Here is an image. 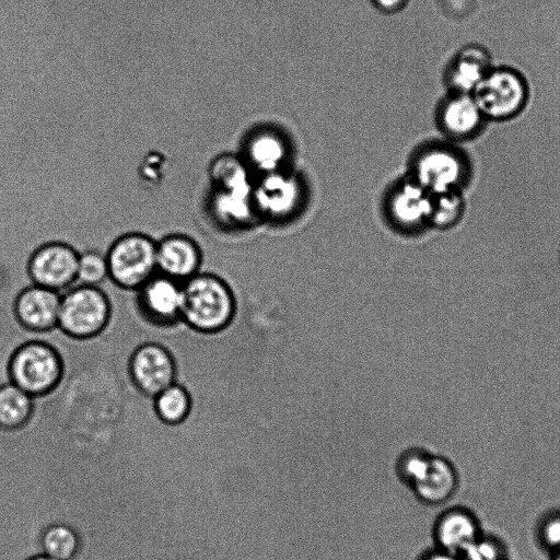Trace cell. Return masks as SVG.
<instances>
[{"mask_svg":"<svg viewBox=\"0 0 560 560\" xmlns=\"http://www.w3.org/2000/svg\"><path fill=\"white\" fill-rule=\"evenodd\" d=\"M10 382L34 398L54 392L60 384L65 365L59 351L50 343L31 340L19 346L8 364Z\"/></svg>","mask_w":560,"mask_h":560,"instance_id":"cell-3","label":"cell"},{"mask_svg":"<svg viewBox=\"0 0 560 560\" xmlns=\"http://www.w3.org/2000/svg\"><path fill=\"white\" fill-rule=\"evenodd\" d=\"M202 253L185 234H170L156 242L158 272L184 282L200 272Z\"/></svg>","mask_w":560,"mask_h":560,"instance_id":"cell-15","label":"cell"},{"mask_svg":"<svg viewBox=\"0 0 560 560\" xmlns=\"http://www.w3.org/2000/svg\"><path fill=\"white\" fill-rule=\"evenodd\" d=\"M438 124L452 141H469L480 135L487 119L472 94L450 92L438 109Z\"/></svg>","mask_w":560,"mask_h":560,"instance_id":"cell-12","label":"cell"},{"mask_svg":"<svg viewBox=\"0 0 560 560\" xmlns=\"http://www.w3.org/2000/svg\"><path fill=\"white\" fill-rule=\"evenodd\" d=\"M128 370L135 387L151 398L175 383L177 377L172 352L156 342L137 347L129 359Z\"/></svg>","mask_w":560,"mask_h":560,"instance_id":"cell-9","label":"cell"},{"mask_svg":"<svg viewBox=\"0 0 560 560\" xmlns=\"http://www.w3.org/2000/svg\"><path fill=\"white\" fill-rule=\"evenodd\" d=\"M419 560H464L462 556L451 553L436 547L428 550Z\"/></svg>","mask_w":560,"mask_h":560,"instance_id":"cell-28","label":"cell"},{"mask_svg":"<svg viewBox=\"0 0 560 560\" xmlns=\"http://www.w3.org/2000/svg\"><path fill=\"white\" fill-rule=\"evenodd\" d=\"M108 278L106 254L95 249L79 253L77 283L100 287Z\"/></svg>","mask_w":560,"mask_h":560,"instance_id":"cell-25","label":"cell"},{"mask_svg":"<svg viewBox=\"0 0 560 560\" xmlns=\"http://www.w3.org/2000/svg\"><path fill=\"white\" fill-rule=\"evenodd\" d=\"M550 560H560V548L550 553Z\"/></svg>","mask_w":560,"mask_h":560,"instance_id":"cell-31","label":"cell"},{"mask_svg":"<svg viewBox=\"0 0 560 560\" xmlns=\"http://www.w3.org/2000/svg\"><path fill=\"white\" fill-rule=\"evenodd\" d=\"M137 307L142 317L156 327L180 323L183 282L156 272L137 290Z\"/></svg>","mask_w":560,"mask_h":560,"instance_id":"cell-10","label":"cell"},{"mask_svg":"<svg viewBox=\"0 0 560 560\" xmlns=\"http://www.w3.org/2000/svg\"><path fill=\"white\" fill-rule=\"evenodd\" d=\"M254 201L257 212L271 220H280L292 214L300 202L299 182L283 171L262 174L254 184Z\"/></svg>","mask_w":560,"mask_h":560,"instance_id":"cell-13","label":"cell"},{"mask_svg":"<svg viewBox=\"0 0 560 560\" xmlns=\"http://www.w3.org/2000/svg\"><path fill=\"white\" fill-rule=\"evenodd\" d=\"M108 278L119 288L137 291L158 272L156 241L131 232L116 238L107 253Z\"/></svg>","mask_w":560,"mask_h":560,"instance_id":"cell-5","label":"cell"},{"mask_svg":"<svg viewBox=\"0 0 560 560\" xmlns=\"http://www.w3.org/2000/svg\"><path fill=\"white\" fill-rule=\"evenodd\" d=\"M43 553L56 560H71L80 548V537L70 525L55 523L47 526L40 536Z\"/></svg>","mask_w":560,"mask_h":560,"instance_id":"cell-23","label":"cell"},{"mask_svg":"<svg viewBox=\"0 0 560 560\" xmlns=\"http://www.w3.org/2000/svg\"><path fill=\"white\" fill-rule=\"evenodd\" d=\"M537 540L548 552L560 548V510L546 514L537 526Z\"/></svg>","mask_w":560,"mask_h":560,"instance_id":"cell-27","label":"cell"},{"mask_svg":"<svg viewBox=\"0 0 560 560\" xmlns=\"http://www.w3.org/2000/svg\"><path fill=\"white\" fill-rule=\"evenodd\" d=\"M191 396L186 387L175 382L153 397V408L165 424L183 423L191 411Z\"/></svg>","mask_w":560,"mask_h":560,"instance_id":"cell-22","label":"cell"},{"mask_svg":"<svg viewBox=\"0 0 560 560\" xmlns=\"http://www.w3.org/2000/svg\"><path fill=\"white\" fill-rule=\"evenodd\" d=\"M209 173L214 189L250 190L254 188L249 166L245 159L237 155L222 154L218 156L212 162Z\"/></svg>","mask_w":560,"mask_h":560,"instance_id":"cell-21","label":"cell"},{"mask_svg":"<svg viewBox=\"0 0 560 560\" xmlns=\"http://www.w3.org/2000/svg\"><path fill=\"white\" fill-rule=\"evenodd\" d=\"M236 311L234 294L220 277L198 272L183 282L182 323L201 334L225 329Z\"/></svg>","mask_w":560,"mask_h":560,"instance_id":"cell-1","label":"cell"},{"mask_svg":"<svg viewBox=\"0 0 560 560\" xmlns=\"http://www.w3.org/2000/svg\"><path fill=\"white\" fill-rule=\"evenodd\" d=\"M61 293L32 283L14 301V315L27 331L44 334L58 328Z\"/></svg>","mask_w":560,"mask_h":560,"instance_id":"cell-11","label":"cell"},{"mask_svg":"<svg viewBox=\"0 0 560 560\" xmlns=\"http://www.w3.org/2000/svg\"><path fill=\"white\" fill-rule=\"evenodd\" d=\"M433 195L413 178L398 184L388 199L392 221L402 229L415 230L430 224Z\"/></svg>","mask_w":560,"mask_h":560,"instance_id":"cell-16","label":"cell"},{"mask_svg":"<svg viewBox=\"0 0 560 560\" xmlns=\"http://www.w3.org/2000/svg\"><path fill=\"white\" fill-rule=\"evenodd\" d=\"M465 201L460 190L433 195L430 224L439 229L455 225L463 217Z\"/></svg>","mask_w":560,"mask_h":560,"instance_id":"cell-24","label":"cell"},{"mask_svg":"<svg viewBox=\"0 0 560 560\" xmlns=\"http://www.w3.org/2000/svg\"><path fill=\"white\" fill-rule=\"evenodd\" d=\"M492 67L486 48L468 45L453 57L446 71V83L451 92L472 94Z\"/></svg>","mask_w":560,"mask_h":560,"instance_id":"cell-17","label":"cell"},{"mask_svg":"<svg viewBox=\"0 0 560 560\" xmlns=\"http://www.w3.org/2000/svg\"><path fill=\"white\" fill-rule=\"evenodd\" d=\"M396 472L427 506L445 504L459 485L455 465L448 458L423 448L402 452L396 462Z\"/></svg>","mask_w":560,"mask_h":560,"instance_id":"cell-2","label":"cell"},{"mask_svg":"<svg viewBox=\"0 0 560 560\" xmlns=\"http://www.w3.org/2000/svg\"><path fill=\"white\" fill-rule=\"evenodd\" d=\"M464 560H508L505 545L493 535L481 534L462 555Z\"/></svg>","mask_w":560,"mask_h":560,"instance_id":"cell-26","label":"cell"},{"mask_svg":"<svg viewBox=\"0 0 560 560\" xmlns=\"http://www.w3.org/2000/svg\"><path fill=\"white\" fill-rule=\"evenodd\" d=\"M487 121H506L518 116L529 98L525 77L511 67H492L472 93Z\"/></svg>","mask_w":560,"mask_h":560,"instance_id":"cell-6","label":"cell"},{"mask_svg":"<svg viewBox=\"0 0 560 560\" xmlns=\"http://www.w3.org/2000/svg\"><path fill=\"white\" fill-rule=\"evenodd\" d=\"M212 209L218 220L225 224H247L257 212L253 189H215L212 198Z\"/></svg>","mask_w":560,"mask_h":560,"instance_id":"cell-19","label":"cell"},{"mask_svg":"<svg viewBox=\"0 0 560 560\" xmlns=\"http://www.w3.org/2000/svg\"><path fill=\"white\" fill-rule=\"evenodd\" d=\"M470 173V162L459 149L448 144H435L419 154L411 178L435 195L460 190Z\"/></svg>","mask_w":560,"mask_h":560,"instance_id":"cell-7","label":"cell"},{"mask_svg":"<svg viewBox=\"0 0 560 560\" xmlns=\"http://www.w3.org/2000/svg\"><path fill=\"white\" fill-rule=\"evenodd\" d=\"M110 318V300L100 287L75 283L61 293L58 329L68 337L94 338L104 331Z\"/></svg>","mask_w":560,"mask_h":560,"instance_id":"cell-4","label":"cell"},{"mask_svg":"<svg viewBox=\"0 0 560 560\" xmlns=\"http://www.w3.org/2000/svg\"><path fill=\"white\" fill-rule=\"evenodd\" d=\"M376 2L385 10H394L399 7L401 0H376Z\"/></svg>","mask_w":560,"mask_h":560,"instance_id":"cell-29","label":"cell"},{"mask_svg":"<svg viewBox=\"0 0 560 560\" xmlns=\"http://www.w3.org/2000/svg\"><path fill=\"white\" fill-rule=\"evenodd\" d=\"M26 560H56V559H54L51 557H48L47 555L42 552L40 555H36V556H33V557H30Z\"/></svg>","mask_w":560,"mask_h":560,"instance_id":"cell-30","label":"cell"},{"mask_svg":"<svg viewBox=\"0 0 560 560\" xmlns=\"http://www.w3.org/2000/svg\"><path fill=\"white\" fill-rule=\"evenodd\" d=\"M285 156L287 147L283 139L275 132L264 131L249 140L244 159L248 166L268 174L281 171Z\"/></svg>","mask_w":560,"mask_h":560,"instance_id":"cell-18","label":"cell"},{"mask_svg":"<svg viewBox=\"0 0 560 560\" xmlns=\"http://www.w3.org/2000/svg\"><path fill=\"white\" fill-rule=\"evenodd\" d=\"M34 399L11 382L0 386V428L18 430L26 425L34 413Z\"/></svg>","mask_w":560,"mask_h":560,"instance_id":"cell-20","label":"cell"},{"mask_svg":"<svg viewBox=\"0 0 560 560\" xmlns=\"http://www.w3.org/2000/svg\"><path fill=\"white\" fill-rule=\"evenodd\" d=\"M79 253L63 242H48L38 246L27 261L32 283L60 293L77 283Z\"/></svg>","mask_w":560,"mask_h":560,"instance_id":"cell-8","label":"cell"},{"mask_svg":"<svg viewBox=\"0 0 560 560\" xmlns=\"http://www.w3.org/2000/svg\"><path fill=\"white\" fill-rule=\"evenodd\" d=\"M482 534L476 514L464 506L442 511L432 525V541L444 551L459 555Z\"/></svg>","mask_w":560,"mask_h":560,"instance_id":"cell-14","label":"cell"}]
</instances>
